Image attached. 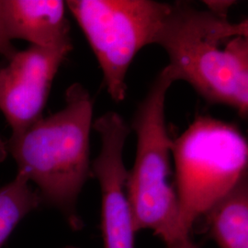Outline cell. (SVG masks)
Returning a JSON list of instances; mask_svg holds the SVG:
<instances>
[{
    "instance_id": "9",
    "label": "cell",
    "mask_w": 248,
    "mask_h": 248,
    "mask_svg": "<svg viewBox=\"0 0 248 248\" xmlns=\"http://www.w3.org/2000/svg\"><path fill=\"white\" fill-rule=\"evenodd\" d=\"M219 248H248V174L203 216Z\"/></svg>"
},
{
    "instance_id": "8",
    "label": "cell",
    "mask_w": 248,
    "mask_h": 248,
    "mask_svg": "<svg viewBox=\"0 0 248 248\" xmlns=\"http://www.w3.org/2000/svg\"><path fill=\"white\" fill-rule=\"evenodd\" d=\"M65 9V2L60 0H0L9 40H24L44 48L72 47Z\"/></svg>"
},
{
    "instance_id": "6",
    "label": "cell",
    "mask_w": 248,
    "mask_h": 248,
    "mask_svg": "<svg viewBox=\"0 0 248 248\" xmlns=\"http://www.w3.org/2000/svg\"><path fill=\"white\" fill-rule=\"evenodd\" d=\"M101 150L91 170L101 190V233L104 248H135L136 230L127 194L128 170L124 149L130 128L120 114L110 111L94 124Z\"/></svg>"
},
{
    "instance_id": "11",
    "label": "cell",
    "mask_w": 248,
    "mask_h": 248,
    "mask_svg": "<svg viewBox=\"0 0 248 248\" xmlns=\"http://www.w3.org/2000/svg\"><path fill=\"white\" fill-rule=\"evenodd\" d=\"M17 52L18 51L14 48L11 41L9 40L5 32L2 19H1V14H0V55L5 56L9 61Z\"/></svg>"
},
{
    "instance_id": "2",
    "label": "cell",
    "mask_w": 248,
    "mask_h": 248,
    "mask_svg": "<svg viewBox=\"0 0 248 248\" xmlns=\"http://www.w3.org/2000/svg\"><path fill=\"white\" fill-rule=\"evenodd\" d=\"M92 116L93 101L89 91L74 84L66 91L63 108L11 136L6 146L18 165V173L35 183L42 202L61 212L75 231L83 227L77 203L92 173Z\"/></svg>"
},
{
    "instance_id": "12",
    "label": "cell",
    "mask_w": 248,
    "mask_h": 248,
    "mask_svg": "<svg viewBox=\"0 0 248 248\" xmlns=\"http://www.w3.org/2000/svg\"><path fill=\"white\" fill-rule=\"evenodd\" d=\"M208 10L222 17H228V11L233 2L232 1H206Z\"/></svg>"
},
{
    "instance_id": "15",
    "label": "cell",
    "mask_w": 248,
    "mask_h": 248,
    "mask_svg": "<svg viewBox=\"0 0 248 248\" xmlns=\"http://www.w3.org/2000/svg\"><path fill=\"white\" fill-rule=\"evenodd\" d=\"M76 248V247H64V248Z\"/></svg>"
},
{
    "instance_id": "14",
    "label": "cell",
    "mask_w": 248,
    "mask_h": 248,
    "mask_svg": "<svg viewBox=\"0 0 248 248\" xmlns=\"http://www.w3.org/2000/svg\"><path fill=\"white\" fill-rule=\"evenodd\" d=\"M6 151H7L6 145L3 144V142H1V141H0V161L4 159L5 155H6Z\"/></svg>"
},
{
    "instance_id": "5",
    "label": "cell",
    "mask_w": 248,
    "mask_h": 248,
    "mask_svg": "<svg viewBox=\"0 0 248 248\" xmlns=\"http://www.w3.org/2000/svg\"><path fill=\"white\" fill-rule=\"evenodd\" d=\"M86 36L116 102L127 93L126 77L135 55L155 45L170 4L153 0H69L65 2Z\"/></svg>"
},
{
    "instance_id": "1",
    "label": "cell",
    "mask_w": 248,
    "mask_h": 248,
    "mask_svg": "<svg viewBox=\"0 0 248 248\" xmlns=\"http://www.w3.org/2000/svg\"><path fill=\"white\" fill-rule=\"evenodd\" d=\"M155 45L168 53L175 82L185 81L207 102L248 116V19L234 23L179 1L170 4Z\"/></svg>"
},
{
    "instance_id": "13",
    "label": "cell",
    "mask_w": 248,
    "mask_h": 248,
    "mask_svg": "<svg viewBox=\"0 0 248 248\" xmlns=\"http://www.w3.org/2000/svg\"><path fill=\"white\" fill-rule=\"evenodd\" d=\"M168 248H198L195 244L190 240V236L183 238V239H179L168 245Z\"/></svg>"
},
{
    "instance_id": "4",
    "label": "cell",
    "mask_w": 248,
    "mask_h": 248,
    "mask_svg": "<svg viewBox=\"0 0 248 248\" xmlns=\"http://www.w3.org/2000/svg\"><path fill=\"white\" fill-rule=\"evenodd\" d=\"M175 79L166 66L135 112L137 150L128 172L127 194L135 230H151L167 246L183 237L172 176V142L166 123V98Z\"/></svg>"
},
{
    "instance_id": "3",
    "label": "cell",
    "mask_w": 248,
    "mask_h": 248,
    "mask_svg": "<svg viewBox=\"0 0 248 248\" xmlns=\"http://www.w3.org/2000/svg\"><path fill=\"white\" fill-rule=\"evenodd\" d=\"M179 228L189 237L195 222L248 174L247 138L234 124L198 116L172 142Z\"/></svg>"
},
{
    "instance_id": "10",
    "label": "cell",
    "mask_w": 248,
    "mask_h": 248,
    "mask_svg": "<svg viewBox=\"0 0 248 248\" xmlns=\"http://www.w3.org/2000/svg\"><path fill=\"white\" fill-rule=\"evenodd\" d=\"M42 203L37 191L21 173L14 180L0 187V248L19 222Z\"/></svg>"
},
{
    "instance_id": "7",
    "label": "cell",
    "mask_w": 248,
    "mask_h": 248,
    "mask_svg": "<svg viewBox=\"0 0 248 248\" xmlns=\"http://www.w3.org/2000/svg\"><path fill=\"white\" fill-rule=\"evenodd\" d=\"M72 47L31 45L0 67V110L12 129L23 133L43 118L54 77Z\"/></svg>"
}]
</instances>
